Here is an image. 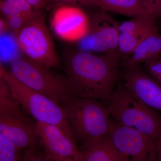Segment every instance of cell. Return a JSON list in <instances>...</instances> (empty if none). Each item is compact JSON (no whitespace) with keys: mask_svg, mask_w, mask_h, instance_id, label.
Wrapping results in <instances>:
<instances>
[{"mask_svg":"<svg viewBox=\"0 0 161 161\" xmlns=\"http://www.w3.org/2000/svg\"><path fill=\"white\" fill-rule=\"evenodd\" d=\"M118 55L72 51L64 58V69L73 95L107 104L119 81Z\"/></svg>","mask_w":161,"mask_h":161,"instance_id":"cell-1","label":"cell"},{"mask_svg":"<svg viewBox=\"0 0 161 161\" xmlns=\"http://www.w3.org/2000/svg\"><path fill=\"white\" fill-rule=\"evenodd\" d=\"M60 106L76 142L82 146L109 135L112 120L106 104L70 96L62 101Z\"/></svg>","mask_w":161,"mask_h":161,"instance_id":"cell-2","label":"cell"},{"mask_svg":"<svg viewBox=\"0 0 161 161\" xmlns=\"http://www.w3.org/2000/svg\"><path fill=\"white\" fill-rule=\"evenodd\" d=\"M111 116L124 126L157 139L161 136V115L119 81L107 104Z\"/></svg>","mask_w":161,"mask_h":161,"instance_id":"cell-3","label":"cell"},{"mask_svg":"<svg viewBox=\"0 0 161 161\" xmlns=\"http://www.w3.org/2000/svg\"><path fill=\"white\" fill-rule=\"evenodd\" d=\"M0 77L6 80L12 93L27 114L37 122L59 127L71 139L76 142L63 110L58 104L18 80L11 72L4 69L1 63Z\"/></svg>","mask_w":161,"mask_h":161,"instance_id":"cell-4","label":"cell"},{"mask_svg":"<svg viewBox=\"0 0 161 161\" xmlns=\"http://www.w3.org/2000/svg\"><path fill=\"white\" fill-rule=\"evenodd\" d=\"M9 71L26 86L47 96L58 105L65 98L74 96L65 76L55 74L50 68L29 58L14 60Z\"/></svg>","mask_w":161,"mask_h":161,"instance_id":"cell-5","label":"cell"},{"mask_svg":"<svg viewBox=\"0 0 161 161\" xmlns=\"http://www.w3.org/2000/svg\"><path fill=\"white\" fill-rule=\"evenodd\" d=\"M14 35L27 58L50 68L59 67L60 61L44 15L41 13L27 22Z\"/></svg>","mask_w":161,"mask_h":161,"instance_id":"cell-6","label":"cell"},{"mask_svg":"<svg viewBox=\"0 0 161 161\" xmlns=\"http://www.w3.org/2000/svg\"><path fill=\"white\" fill-rule=\"evenodd\" d=\"M110 137L120 161H157V139L112 120Z\"/></svg>","mask_w":161,"mask_h":161,"instance_id":"cell-7","label":"cell"},{"mask_svg":"<svg viewBox=\"0 0 161 161\" xmlns=\"http://www.w3.org/2000/svg\"><path fill=\"white\" fill-rule=\"evenodd\" d=\"M119 25L108 12L100 9L90 19L86 34L78 41L79 49L99 54L119 55Z\"/></svg>","mask_w":161,"mask_h":161,"instance_id":"cell-8","label":"cell"},{"mask_svg":"<svg viewBox=\"0 0 161 161\" xmlns=\"http://www.w3.org/2000/svg\"><path fill=\"white\" fill-rule=\"evenodd\" d=\"M90 18L78 6L64 5L56 7L52 16V25L59 37L69 41H79L85 36Z\"/></svg>","mask_w":161,"mask_h":161,"instance_id":"cell-9","label":"cell"},{"mask_svg":"<svg viewBox=\"0 0 161 161\" xmlns=\"http://www.w3.org/2000/svg\"><path fill=\"white\" fill-rule=\"evenodd\" d=\"M36 131L46 153L59 158L81 161L77 142L71 139L59 127L36 122Z\"/></svg>","mask_w":161,"mask_h":161,"instance_id":"cell-10","label":"cell"},{"mask_svg":"<svg viewBox=\"0 0 161 161\" xmlns=\"http://www.w3.org/2000/svg\"><path fill=\"white\" fill-rule=\"evenodd\" d=\"M123 83L130 92L150 108L161 112V85L140 66L125 69Z\"/></svg>","mask_w":161,"mask_h":161,"instance_id":"cell-11","label":"cell"},{"mask_svg":"<svg viewBox=\"0 0 161 161\" xmlns=\"http://www.w3.org/2000/svg\"><path fill=\"white\" fill-rule=\"evenodd\" d=\"M36 124L0 116V135L21 150L36 147Z\"/></svg>","mask_w":161,"mask_h":161,"instance_id":"cell-12","label":"cell"},{"mask_svg":"<svg viewBox=\"0 0 161 161\" xmlns=\"http://www.w3.org/2000/svg\"><path fill=\"white\" fill-rule=\"evenodd\" d=\"M95 6L108 12L115 13L132 18L154 17L143 0H95Z\"/></svg>","mask_w":161,"mask_h":161,"instance_id":"cell-13","label":"cell"},{"mask_svg":"<svg viewBox=\"0 0 161 161\" xmlns=\"http://www.w3.org/2000/svg\"><path fill=\"white\" fill-rule=\"evenodd\" d=\"M81 161H120L110 135L82 146Z\"/></svg>","mask_w":161,"mask_h":161,"instance_id":"cell-14","label":"cell"},{"mask_svg":"<svg viewBox=\"0 0 161 161\" xmlns=\"http://www.w3.org/2000/svg\"><path fill=\"white\" fill-rule=\"evenodd\" d=\"M4 78L0 77V116L32 122Z\"/></svg>","mask_w":161,"mask_h":161,"instance_id":"cell-15","label":"cell"},{"mask_svg":"<svg viewBox=\"0 0 161 161\" xmlns=\"http://www.w3.org/2000/svg\"><path fill=\"white\" fill-rule=\"evenodd\" d=\"M158 32L157 25L132 33H120L118 39V54L123 60L128 58L139 44L150 36Z\"/></svg>","mask_w":161,"mask_h":161,"instance_id":"cell-16","label":"cell"},{"mask_svg":"<svg viewBox=\"0 0 161 161\" xmlns=\"http://www.w3.org/2000/svg\"><path fill=\"white\" fill-rule=\"evenodd\" d=\"M0 9L5 19L20 16L31 20L41 14L34 10L26 0L1 1Z\"/></svg>","mask_w":161,"mask_h":161,"instance_id":"cell-17","label":"cell"},{"mask_svg":"<svg viewBox=\"0 0 161 161\" xmlns=\"http://www.w3.org/2000/svg\"><path fill=\"white\" fill-rule=\"evenodd\" d=\"M154 16L140 17L132 18L128 21L119 23V31L122 33H132L140 31L156 25Z\"/></svg>","mask_w":161,"mask_h":161,"instance_id":"cell-18","label":"cell"},{"mask_svg":"<svg viewBox=\"0 0 161 161\" xmlns=\"http://www.w3.org/2000/svg\"><path fill=\"white\" fill-rule=\"evenodd\" d=\"M21 150L0 135V161H21Z\"/></svg>","mask_w":161,"mask_h":161,"instance_id":"cell-19","label":"cell"},{"mask_svg":"<svg viewBox=\"0 0 161 161\" xmlns=\"http://www.w3.org/2000/svg\"><path fill=\"white\" fill-rule=\"evenodd\" d=\"M146 72L161 85V60L158 59L145 63Z\"/></svg>","mask_w":161,"mask_h":161,"instance_id":"cell-20","label":"cell"},{"mask_svg":"<svg viewBox=\"0 0 161 161\" xmlns=\"http://www.w3.org/2000/svg\"><path fill=\"white\" fill-rule=\"evenodd\" d=\"M48 4L56 7L64 5L95 6V0H48Z\"/></svg>","mask_w":161,"mask_h":161,"instance_id":"cell-21","label":"cell"},{"mask_svg":"<svg viewBox=\"0 0 161 161\" xmlns=\"http://www.w3.org/2000/svg\"><path fill=\"white\" fill-rule=\"evenodd\" d=\"M21 161H48L45 154L38 152L36 147L26 149L22 156Z\"/></svg>","mask_w":161,"mask_h":161,"instance_id":"cell-22","label":"cell"},{"mask_svg":"<svg viewBox=\"0 0 161 161\" xmlns=\"http://www.w3.org/2000/svg\"><path fill=\"white\" fill-rule=\"evenodd\" d=\"M156 18H161V0H143Z\"/></svg>","mask_w":161,"mask_h":161,"instance_id":"cell-23","label":"cell"},{"mask_svg":"<svg viewBox=\"0 0 161 161\" xmlns=\"http://www.w3.org/2000/svg\"><path fill=\"white\" fill-rule=\"evenodd\" d=\"M35 11L40 12V10L48 5V0H26Z\"/></svg>","mask_w":161,"mask_h":161,"instance_id":"cell-24","label":"cell"},{"mask_svg":"<svg viewBox=\"0 0 161 161\" xmlns=\"http://www.w3.org/2000/svg\"><path fill=\"white\" fill-rule=\"evenodd\" d=\"M9 29L8 23L6 19L1 18L0 19V32L1 35H3L4 33L7 31L8 29Z\"/></svg>","mask_w":161,"mask_h":161,"instance_id":"cell-25","label":"cell"},{"mask_svg":"<svg viewBox=\"0 0 161 161\" xmlns=\"http://www.w3.org/2000/svg\"><path fill=\"white\" fill-rule=\"evenodd\" d=\"M157 161H161V136L159 137L157 142Z\"/></svg>","mask_w":161,"mask_h":161,"instance_id":"cell-26","label":"cell"},{"mask_svg":"<svg viewBox=\"0 0 161 161\" xmlns=\"http://www.w3.org/2000/svg\"><path fill=\"white\" fill-rule=\"evenodd\" d=\"M45 155H46L48 161H73L71 160L59 158L50 155V154H47V153H45Z\"/></svg>","mask_w":161,"mask_h":161,"instance_id":"cell-27","label":"cell"}]
</instances>
